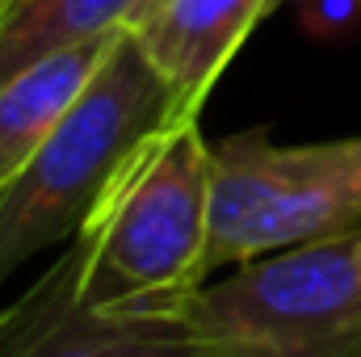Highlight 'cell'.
I'll list each match as a JSON object with an SVG mask.
<instances>
[{
    "label": "cell",
    "mask_w": 361,
    "mask_h": 357,
    "mask_svg": "<svg viewBox=\"0 0 361 357\" xmlns=\"http://www.w3.org/2000/svg\"><path fill=\"white\" fill-rule=\"evenodd\" d=\"M214 143L197 114H177L147 135L76 231L80 294L97 311L177 315L210 282Z\"/></svg>",
    "instance_id": "cell-1"
},
{
    "label": "cell",
    "mask_w": 361,
    "mask_h": 357,
    "mask_svg": "<svg viewBox=\"0 0 361 357\" xmlns=\"http://www.w3.org/2000/svg\"><path fill=\"white\" fill-rule=\"evenodd\" d=\"M177 114H189L177 89L126 30L76 109L0 189V286L38 253L72 244L126 156Z\"/></svg>",
    "instance_id": "cell-2"
},
{
    "label": "cell",
    "mask_w": 361,
    "mask_h": 357,
    "mask_svg": "<svg viewBox=\"0 0 361 357\" xmlns=\"http://www.w3.org/2000/svg\"><path fill=\"white\" fill-rule=\"evenodd\" d=\"M177 320L210 357H361L353 236L265 253L202 282Z\"/></svg>",
    "instance_id": "cell-3"
},
{
    "label": "cell",
    "mask_w": 361,
    "mask_h": 357,
    "mask_svg": "<svg viewBox=\"0 0 361 357\" xmlns=\"http://www.w3.org/2000/svg\"><path fill=\"white\" fill-rule=\"evenodd\" d=\"M357 231L361 135L328 143H273L269 131L257 126L214 143L210 273Z\"/></svg>",
    "instance_id": "cell-4"
},
{
    "label": "cell",
    "mask_w": 361,
    "mask_h": 357,
    "mask_svg": "<svg viewBox=\"0 0 361 357\" xmlns=\"http://www.w3.org/2000/svg\"><path fill=\"white\" fill-rule=\"evenodd\" d=\"M0 357H210L177 315L97 311L80 294L76 240L0 307Z\"/></svg>",
    "instance_id": "cell-5"
},
{
    "label": "cell",
    "mask_w": 361,
    "mask_h": 357,
    "mask_svg": "<svg viewBox=\"0 0 361 357\" xmlns=\"http://www.w3.org/2000/svg\"><path fill=\"white\" fill-rule=\"evenodd\" d=\"M273 4L277 0H164V8L130 34L169 76L180 105L202 114L210 89Z\"/></svg>",
    "instance_id": "cell-6"
},
{
    "label": "cell",
    "mask_w": 361,
    "mask_h": 357,
    "mask_svg": "<svg viewBox=\"0 0 361 357\" xmlns=\"http://www.w3.org/2000/svg\"><path fill=\"white\" fill-rule=\"evenodd\" d=\"M122 34L126 25L72 42L0 85V189L21 177V169L38 156V147L76 109V101L89 92L97 72L122 42Z\"/></svg>",
    "instance_id": "cell-7"
},
{
    "label": "cell",
    "mask_w": 361,
    "mask_h": 357,
    "mask_svg": "<svg viewBox=\"0 0 361 357\" xmlns=\"http://www.w3.org/2000/svg\"><path fill=\"white\" fill-rule=\"evenodd\" d=\"M135 0H0V85L38 59L122 30Z\"/></svg>",
    "instance_id": "cell-8"
},
{
    "label": "cell",
    "mask_w": 361,
    "mask_h": 357,
    "mask_svg": "<svg viewBox=\"0 0 361 357\" xmlns=\"http://www.w3.org/2000/svg\"><path fill=\"white\" fill-rule=\"evenodd\" d=\"M307 25L328 34V30H345L353 17H341V13H357V0H307Z\"/></svg>",
    "instance_id": "cell-9"
},
{
    "label": "cell",
    "mask_w": 361,
    "mask_h": 357,
    "mask_svg": "<svg viewBox=\"0 0 361 357\" xmlns=\"http://www.w3.org/2000/svg\"><path fill=\"white\" fill-rule=\"evenodd\" d=\"M164 8V0H135V8H130V17H126V30H139V25H147L156 13Z\"/></svg>",
    "instance_id": "cell-10"
},
{
    "label": "cell",
    "mask_w": 361,
    "mask_h": 357,
    "mask_svg": "<svg viewBox=\"0 0 361 357\" xmlns=\"http://www.w3.org/2000/svg\"><path fill=\"white\" fill-rule=\"evenodd\" d=\"M353 253H357V269H361V231L353 236Z\"/></svg>",
    "instance_id": "cell-11"
}]
</instances>
